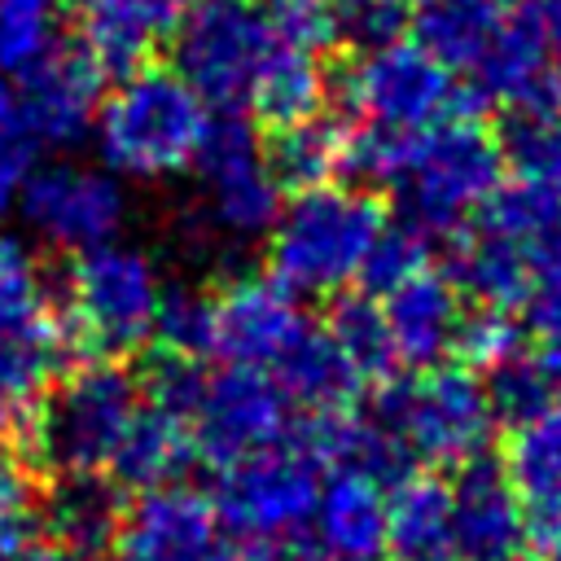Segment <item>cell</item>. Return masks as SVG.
<instances>
[{
	"mask_svg": "<svg viewBox=\"0 0 561 561\" xmlns=\"http://www.w3.org/2000/svg\"><path fill=\"white\" fill-rule=\"evenodd\" d=\"M386 219L381 197L364 184L302 188L267 228V272L294 294L333 298L359 280Z\"/></svg>",
	"mask_w": 561,
	"mask_h": 561,
	"instance_id": "obj_1",
	"label": "cell"
},
{
	"mask_svg": "<svg viewBox=\"0 0 561 561\" xmlns=\"http://www.w3.org/2000/svg\"><path fill=\"white\" fill-rule=\"evenodd\" d=\"M500 180L504 153L495 131L473 114H451L412 140L399 175L386 188L394 193V219L412 224L438 245L478 215Z\"/></svg>",
	"mask_w": 561,
	"mask_h": 561,
	"instance_id": "obj_2",
	"label": "cell"
},
{
	"mask_svg": "<svg viewBox=\"0 0 561 561\" xmlns=\"http://www.w3.org/2000/svg\"><path fill=\"white\" fill-rule=\"evenodd\" d=\"M206 114L210 105L171 66L149 61L101 96L88 136L105 171L127 180H162L188 167Z\"/></svg>",
	"mask_w": 561,
	"mask_h": 561,
	"instance_id": "obj_3",
	"label": "cell"
},
{
	"mask_svg": "<svg viewBox=\"0 0 561 561\" xmlns=\"http://www.w3.org/2000/svg\"><path fill=\"white\" fill-rule=\"evenodd\" d=\"M364 416L394 430L416 465L456 469L482 456L495 438V412L482 377L465 364H430L416 377H381L364 403Z\"/></svg>",
	"mask_w": 561,
	"mask_h": 561,
	"instance_id": "obj_4",
	"label": "cell"
},
{
	"mask_svg": "<svg viewBox=\"0 0 561 561\" xmlns=\"http://www.w3.org/2000/svg\"><path fill=\"white\" fill-rule=\"evenodd\" d=\"M136 408L140 381L118 359H79L44 390L22 434L26 456L53 473L105 469Z\"/></svg>",
	"mask_w": 561,
	"mask_h": 561,
	"instance_id": "obj_5",
	"label": "cell"
},
{
	"mask_svg": "<svg viewBox=\"0 0 561 561\" xmlns=\"http://www.w3.org/2000/svg\"><path fill=\"white\" fill-rule=\"evenodd\" d=\"M162 276L140 245L118 237L70 254L61 276V316L88 359H123L149 342Z\"/></svg>",
	"mask_w": 561,
	"mask_h": 561,
	"instance_id": "obj_6",
	"label": "cell"
},
{
	"mask_svg": "<svg viewBox=\"0 0 561 561\" xmlns=\"http://www.w3.org/2000/svg\"><path fill=\"white\" fill-rule=\"evenodd\" d=\"M329 92L359 114V123H377L390 131H425L451 114H478L473 96L456 83V75L434 61L416 39H394L355 61L342 75H329Z\"/></svg>",
	"mask_w": 561,
	"mask_h": 561,
	"instance_id": "obj_7",
	"label": "cell"
},
{
	"mask_svg": "<svg viewBox=\"0 0 561 561\" xmlns=\"http://www.w3.org/2000/svg\"><path fill=\"white\" fill-rule=\"evenodd\" d=\"M197 188H202V215L210 232L224 241H259L276 224L285 193L263 167V131L241 105L210 110L202 123V136L188 158Z\"/></svg>",
	"mask_w": 561,
	"mask_h": 561,
	"instance_id": "obj_8",
	"label": "cell"
},
{
	"mask_svg": "<svg viewBox=\"0 0 561 561\" xmlns=\"http://www.w3.org/2000/svg\"><path fill=\"white\" fill-rule=\"evenodd\" d=\"M324 482V460L285 430L272 447H259L219 469L215 513L228 535H267V539H302L316 495Z\"/></svg>",
	"mask_w": 561,
	"mask_h": 561,
	"instance_id": "obj_9",
	"label": "cell"
},
{
	"mask_svg": "<svg viewBox=\"0 0 561 561\" xmlns=\"http://www.w3.org/2000/svg\"><path fill=\"white\" fill-rule=\"evenodd\" d=\"M272 44V22L250 0H193L175 13L167 53L171 70L210 105L228 110L245 101V88Z\"/></svg>",
	"mask_w": 561,
	"mask_h": 561,
	"instance_id": "obj_10",
	"label": "cell"
},
{
	"mask_svg": "<svg viewBox=\"0 0 561 561\" xmlns=\"http://www.w3.org/2000/svg\"><path fill=\"white\" fill-rule=\"evenodd\" d=\"M13 210L44 245L79 254L88 245L118 237V228L127 219V193H123L118 175L105 167L53 158V162L31 167Z\"/></svg>",
	"mask_w": 561,
	"mask_h": 561,
	"instance_id": "obj_11",
	"label": "cell"
},
{
	"mask_svg": "<svg viewBox=\"0 0 561 561\" xmlns=\"http://www.w3.org/2000/svg\"><path fill=\"white\" fill-rule=\"evenodd\" d=\"M289 399L267 368L228 364L224 373L206 377V390L188 416L197 460L224 469L259 447H272L289 430Z\"/></svg>",
	"mask_w": 561,
	"mask_h": 561,
	"instance_id": "obj_12",
	"label": "cell"
},
{
	"mask_svg": "<svg viewBox=\"0 0 561 561\" xmlns=\"http://www.w3.org/2000/svg\"><path fill=\"white\" fill-rule=\"evenodd\" d=\"M9 96L39 149H70L92 131L96 105L105 96L101 66L79 48V39H53L35 61L9 75Z\"/></svg>",
	"mask_w": 561,
	"mask_h": 561,
	"instance_id": "obj_13",
	"label": "cell"
},
{
	"mask_svg": "<svg viewBox=\"0 0 561 561\" xmlns=\"http://www.w3.org/2000/svg\"><path fill=\"white\" fill-rule=\"evenodd\" d=\"M447 504L456 561H522L530 517L504 460L482 451L456 465V478L447 482Z\"/></svg>",
	"mask_w": 561,
	"mask_h": 561,
	"instance_id": "obj_14",
	"label": "cell"
},
{
	"mask_svg": "<svg viewBox=\"0 0 561 561\" xmlns=\"http://www.w3.org/2000/svg\"><path fill=\"white\" fill-rule=\"evenodd\" d=\"M79 359L88 355L61 307H39L13 324H0V443L26 434L44 390Z\"/></svg>",
	"mask_w": 561,
	"mask_h": 561,
	"instance_id": "obj_15",
	"label": "cell"
},
{
	"mask_svg": "<svg viewBox=\"0 0 561 561\" xmlns=\"http://www.w3.org/2000/svg\"><path fill=\"white\" fill-rule=\"evenodd\" d=\"M307 316L298 294L272 272H237L215 294V355L245 368H272L276 355L302 333Z\"/></svg>",
	"mask_w": 561,
	"mask_h": 561,
	"instance_id": "obj_16",
	"label": "cell"
},
{
	"mask_svg": "<svg viewBox=\"0 0 561 561\" xmlns=\"http://www.w3.org/2000/svg\"><path fill=\"white\" fill-rule=\"evenodd\" d=\"M114 548L131 552L136 561H219L224 522L210 495L184 482H167L136 491V500L123 508Z\"/></svg>",
	"mask_w": 561,
	"mask_h": 561,
	"instance_id": "obj_17",
	"label": "cell"
},
{
	"mask_svg": "<svg viewBox=\"0 0 561 561\" xmlns=\"http://www.w3.org/2000/svg\"><path fill=\"white\" fill-rule=\"evenodd\" d=\"M465 92L473 105H530V101H561V70L548 44L539 39L530 13H504L500 31L482 48V57L465 70Z\"/></svg>",
	"mask_w": 561,
	"mask_h": 561,
	"instance_id": "obj_18",
	"label": "cell"
},
{
	"mask_svg": "<svg viewBox=\"0 0 561 561\" xmlns=\"http://www.w3.org/2000/svg\"><path fill=\"white\" fill-rule=\"evenodd\" d=\"M123 486L114 478H105L101 469L88 473H57L44 491H39V530L48 535V543L66 548L79 561H101L123 530Z\"/></svg>",
	"mask_w": 561,
	"mask_h": 561,
	"instance_id": "obj_19",
	"label": "cell"
},
{
	"mask_svg": "<svg viewBox=\"0 0 561 561\" xmlns=\"http://www.w3.org/2000/svg\"><path fill=\"white\" fill-rule=\"evenodd\" d=\"M311 552L320 561H381L386 548V486H377L364 473L337 469L329 482H320L307 535Z\"/></svg>",
	"mask_w": 561,
	"mask_h": 561,
	"instance_id": "obj_20",
	"label": "cell"
},
{
	"mask_svg": "<svg viewBox=\"0 0 561 561\" xmlns=\"http://www.w3.org/2000/svg\"><path fill=\"white\" fill-rule=\"evenodd\" d=\"M79 48L101 66L105 79H123L167 48L175 9L171 0H79Z\"/></svg>",
	"mask_w": 561,
	"mask_h": 561,
	"instance_id": "obj_21",
	"label": "cell"
},
{
	"mask_svg": "<svg viewBox=\"0 0 561 561\" xmlns=\"http://www.w3.org/2000/svg\"><path fill=\"white\" fill-rule=\"evenodd\" d=\"M381 311L390 324V342L399 364L408 368H430L443 364V355H451V333L460 320V294L451 289V280L434 267L408 276L403 285L381 294Z\"/></svg>",
	"mask_w": 561,
	"mask_h": 561,
	"instance_id": "obj_22",
	"label": "cell"
},
{
	"mask_svg": "<svg viewBox=\"0 0 561 561\" xmlns=\"http://www.w3.org/2000/svg\"><path fill=\"white\" fill-rule=\"evenodd\" d=\"M443 276L460 294V302H482V307H522L535 280V267L526 254L504 241L491 228L465 224L460 232L447 237L443 250Z\"/></svg>",
	"mask_w": 561,
	"mask_h": 561,
	"instance_id": "obj_23",
	"label": "cell"
},
{
	"mask_svg": "<svg viewBox=\"0 0 561 561\" xmlns=\"http://www.w3.org/2000/svg\"><path fill=\"white\" fill-rule=\"evenodd\" d=\"M329 66L320 61L316 48H302V44H285L272 35L250 88H245V105H250V118L259 127H285V123H298V118H311L324 110V101L333 96L329 92Z\"/></svg>",
	"mask_w": 561,
	"mask_h": 561,
	"instance_id": "obj_24",
	"label": "cell"
},
{
	"mask_svg": "<svg viewBox=\"0 0 561 561\" xmlns=\"http://www.w3.org/2000/svg\"><path fill=\"white\" fill-rule=\"evenodd\" d=\"M267 373L276 377L285 399L298 403L302 412H346L351 403H359V394L368 386L355 373V364L342 355V346L329 337V329L311 324V320L276 355V364Z\"/></svg>",
	"mask_w": 561,
	"mask_h": 561,
	"instance_id": "obj_25",
	"label": "cell"
},
{
	"mask_svg": "<svg viewBox=\"0 0 561 561\" xmlns=\"http://www.w3.org/2000/svg\"><path fill=\"white\" fill-rule=\"evenodd\" d=\"M193 460H197V447H193L188 421L145 403L131 412L105 469L123 491H149V486L180 482Z\"/></svg>",
	"mask_w": 561,
	"mask_h": 561,
	"instance_id": "obj_26",
	"label": "cell"
},
{
	"mask_svg": "<svg viewBox=\"0 0 561 561\" xmlns=\"http://www.w3.org/2000/svg\"><path fill=\"white\" fill-rule=\"evenodd\" d=\"M346 114H311L263 136V167L280 184V193H302L320 184H337L346 175Z\"/></svg>",
	"mask_w": 561,
	"mask_h": 561,
	"instance_id": "obj_27",
	"label": "cell"
},
{
	"mask_svg": "<svg viewBox=\"0 0 561 561\" xmlns=\"http://www.w3.org/2000/svg\"><path fill=\"white\" fill-rule=\"evenodd\" d=\"M504 469L526 504L530 535L561 539V394L530 425L513 430Z\"/></svg>",
	"mask_w": 561,
	"mask_h": 561,
	"instance_id": "obj_28",
	"label": "cell"
},
{
	"mask_svg": "<svg viewBox=\"0 0 561 561\" xmlns=\"http://www.w3.org/2000/svg\"><path fill=\"white\" fill-rule=\"evenodd\" d=\"M469 224L513 241L535 267V276L561 267V188L530 184V180H517V184L500 180V188L478 206Z\"/></svg>",
	"mask_w": 561,
	"mask_h": 561,
	"instance_id": "obj_29",
	"label": "cell"
},
{
	"mask_svg": "<svg viewBox=\"0 0 561 561\" xmlns=\"http://www.w3.org/2000/svg\"><path fill=\"white\" fill-rule=\"evenodd\" d=\"M386 548L394 561H456L447 482L412 469L386 495Z\"/></svg>",
	"mask_w": 561,
	"mask_h": 561,
	"instance_id": "obj_30",
	"label": "cell"
},
{
	"mask_svg": "<svg viewBox=\"0 0 561 561\" xmlns=\"http://www.w3.org/2000/svg\"><path fill=\"white\" fill-rule=\"evenodd\" d=\"M504 13L508 9H500L495 0H425L408 18V26L434 61H443L451 75H465L500 31Z\"/></svg>",
	"mask_w": 561,
	"mask_h": 561,
	"instance_id": "obj_31",
	"label": "cell"
},
{
	"mask_svg": "<svg viewBox=\"0 0 561 561\" xmlns=\"http://www.w3.org/2000/svg\"><path fill=\"white\" fill-rule=\"evenodd\" d=\"M504 167L517 171V180L561 188V101H530L508 105L495 127Z\"/></svg>",
	"mask_w": 561,
	"mask_h": 561,
	"instance_id": "obj_32",
	"label": "cell"
},
{
	"mask_svg": "<svg viewBox=\"0 0 561 561\" xmlns=\"http://www.w3.org/2000/svg\"><path fill=\"white\" fill-rule=\"evenodd\" d=\"M329 337L342 346V355L355 364V373L364 381H381L390 373H399V355L390 342V324L381 311V298L368 289H337L329 302V320H324Z\"/></svg>",
	"mask_w": 561,
	"mask_h": 561,
	"instance_id": "obj_33",
	"label": "cell"
},
{
	"mask_svg": "<svg viewBox=\"0 0 561 561\" xmlns=\"http://www.w3.org/2000/svg\"><path fill=\"white\" fill-rule=\"evenodd\" d=\"M149 337L158 342V351H175L193 359L215 355V294L188 280L162 285Z\"/></svg>",
	"mask_w": 561,
	"mask_h": 561,
	"instance_id": "obj_34",
	"label": "cell"
},
{
	"mask_svg": "<svg viewBox=\"0 0 561 561\" xmlns=\"http://www.w3.org/2000/svg\"><path fill=\"white\" fill-rule=\"evenodd\" d=\"M482 386H486L495 425H508V430L530 425L561 394V381L539 364V355H526V351L513 355V359H504V364H495Z\"/></svg>",
	"mask_w": 561,
	"mask_h": 561,
	"instance_id": "obj_35",
	"label": "cell"
},
{
	"mask_svg": "<svg viewBox=\"0 0 561 561\" xmlns=\"http://www.w3.org/2000/svg\"><path fill=\"white\" fill-rule=\"evenodd\" d=\"M526 351V324L513 307H482L469 302V311H460L456 333H451V355L456 364L473 368V373H491L495 364L513 359Z\"/></svg>",
	"mask_w": 561,
	"mask_h": 561,
	"instance_id": "obj_36",
	"label": "cell"
},
{
	"mask_svg": "<svg viewBox=\"0 0 561 561\" xmlns=\"http://www.w3.org/2000/svg\"><path fill=\"white\" fill-rule=\"evenodd\" d=\"M434 250H438V245H434L425 232H416L412 224L386 219V228L377 232V241H373V250H368V259H364V267H359V285L381 298L386 289H394V285H403L408 276L425 272L430 259H434Z\"/></svg>",
	"mask_w": 561,
	"mask_h": 561,
	"instance_id": "obj_37",
	"label": "cell"
},
{
	"mask_svg": "<svg viewBox=\"0 0 561 561\" xmlns=\"http://www.w3.org/2000/svg\"><path fill=\"white\" fill-rule=\"evenodd\" d=\"M408 18H412L408 0H329L333 44H346L351 53H368L403 39Z\"/></svg>",
	"mask_w": 561,
	"mask_h": 561,
	"instance_id": "obj_38",
	"label": "cell"
},
{
	"mask_svg": "<svg viewBox=\"0 0 561 561\" xmlns=\"http://www.w3.org/2000/svg\"><path fill=\"white\" fill-rule=\"evenodd\" d=\"M57 39V0H0V75H18Z\"/></svg>",
	"mask_w": 561,
	"mask_h": 561,
	"instance_id": "obj_39",
	"label": "cell"
},
{
	"mask_svg": "<svg viewBox=\"0 0 561 561\" xmlns=\"http://www.w3.org/2000/svg\"><path fill=\"white\" fill-rule=\"evenodd\" d=\"M39 307H48V276L39 254L22 237L0 232V324H13Z\"/></svg>",
	"mask_w": 561,
	"mask_h": 561,
	"instance_id": "obj_40",
	"label": "cell"
},
{
	"mask_svg": "<svg viewBox=\"0 0 561 561\" xmlns=\"http://www.w3.org/2000/svg\"><path fill=\"white\" fill-rule=\"evenodd\" d=\"M206 359H193V355H175V351H153V359L145 364V373L136 377L140 381V394H149L153 408L162 412H175V416H193L202 390H206Z\"/></svg>",
	"mask_w": 561,
	"mask_h": 561,
	"instance_id": "obj_41",
	"label": "cell"
},
{
	"mask_svg": "<svg viewBox=\"0 0 561 561\" xmlns=\"http://www.w3.org/2000/svg\"><path fill=\"white\" fill-rule=\"evenodd\" d=\"M39 482L31 456L0 443V543H22L39 535Z\"/></svg>",
	"mask_w": 561,
	"mask_h": 561,
	"instance_id": "obj_42",
	"label": "cell"
},
{
	"mask_svg": "<svg viewBox=\"0 0 561 561\" xmlns=\"http://www.w3.org/2000/svg\"><path fill=\"white\" fill-rule=\"evenodd\" d=\"M35 162H39V140L26 127V118L18 114L9 88H0V219L13 215L18 193Z\"/></svg>",
	"mask_w": 561,
	"mask_h": 561,
	"instance_id": "obj_43",
	"label": "cell"
},
{
	"mask_svg": "<svg viewBox=\"0 0 561 561\" xmlns=\"http://www.w3.org/2000/svg\"><path fill=\"white\" fill-rule=\"evenodd\" d=\"M517 316L526 324V337H535L539 364L561 381V267L539 272L530 280V294L517 307Z\"/></svg>",
	"mask_w": 561,
	"mask_h": 561,
	"instance_id": "obj_44",
	"label": "cell"
},
{
	"mask_svg": "<svg viewBox=\"0 0 561 561\" xmlns=\"http://www.w3.org/2000/svg\"><path fill=\"white\" fill-rule=\"evenodd\" d=\"M219 561H298L294 543L267 539V535H224Z\"/></svg>",
	"mask_w": 561,
	"mask_h": 561,
	"instance_id": "obj_45",
	"label": "cell"
},
{
	"mask_svg": "<svg viewBox=\"0 0 561 561\" xmlns=\"http://www.w3.org/2000/svg\"><path fill=\"white\" fill-rule=\"evenodd\" d=\"M526 13H530V22H535L539 39L548 44V53L561 61V0H530Z\"/></svg>",
	"mask_w": 561,
	"mask_h": 561,
	"instance_id": "obj_46",
	"label": "cell"
},
{
	"mask_svg": "<svg viewBox=\"0 0 561 561\" xmlns=\"http://www.w3.org/2000/svg\"><path fill=\"white\" fill-rule=\"evenodd\" d=\"M0 561H79V557H70L66 548L35 535V539H22V543H0Z\"/></svg>",
	"mask_w": 561,
	"mask_h": 561,
	"instance_id": "obj_47",
	"label": "cell"
},
{
	"mask_svg": "<svg viewBox=\"0 0 561 561\" xmlns=\"http://www.w3.org/2000/svg\"><path fill=\"white\" fill-rule=\"evenodd\" d=\"M101 561H136V557H131V552H123V548H110Z\"/></svg>",
	"mask_w": 561,
	"mask_h": 561,
	"instance_id": "obj_48",
	"label": "cell"
},
{
	"mask_svg": "<svg viewBox=\"0 0 561 561\" xmlns=\"http://www.w3.org/2000/svg\"><path fill=\"white\" fill-rule=\"evenodd\" d=\"M495 4H500V9H526L530 0H495Z\"/></svg>",
	"mask_w": 561,
	"mask_h": 561,
	"instance_id": "obj_49",
	"label": "cell"
},
{
	"mask_svg": "<svg viewBox=\"0 0 561 561\" xmlns=\"http://www.w3.org/2000/svg\"><path fill=\"white\" fill-rule=\"evenodd\" d=\"M548 561H561V539H552V548H548Z\"/></svg>",
	"mask_w": 561,
	"mask_h": 561,
	"instance_id": "obj_50",
	"label": "cell"
},
{
	"mask_svg": "<svg viewBox=\"0 0 561 561\" xmlns=\"http://www.w3.org/2000/svg\"><path fill=\"white\" fill-rule=\"evenodd\" d=\"M408 4H412V9H416V4H425V0H408Z\"/></svg>",
	"mask_w": 561,
	"mask_h": 561,
	"instance_id": "obj_51",
	"label": "cell"
},
{
	"mask_svg": "<svg viewBox=\"0 0 561 561\" xmlns=\"http://www.w3.org/2000/svg\"><path fill=\"white\" fill-rule=\"evenodd\" d=\"M171 4H184V0H171Z\"/></svg>",
	"mask_w": 561,
	"mask_h": 561,
	"instance_id": "obj_52",
	"label": "cell"
}]
</instances>
